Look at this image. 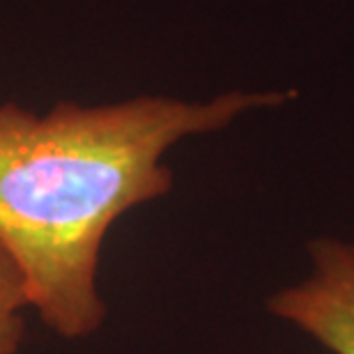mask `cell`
<instances>
[{
	"mask_svg": "<svg viewBox=\"0 0 354 354\" xmlns=\"http://www.w3.org/2000/svg\"><path fill=\"white\" fill-rule=\"evenodd\" d=\"M295 99L297 90H228L207 102H60L46 113L0 104V246L28 306L62 338L95 334L106 317L99 251L120 216L171 194L166 152Z\"/></svg>",
	"mask_w": 354,
	"mask_h": 354,
	"instance_id": "cell-1",
	"label": "cell"
},
{
	"mask_svg": "<svg viewBox=\"0 0 354 354\" xmlns=\"http://www.w3.org/2000/svg\"><path fill=\"white\" fill-rule=\"evenodd\" d=\"M306 258L299 281L267 297L269 315L329 354H354V242L315 237L306 244Z\"/></svg>",
	"mask_w": 354,
	"mask_h": 354,
	"instance_id": "cell-2",
	"label": "cell"
},
{
	"mask_svg": "<svg viewBox=\"0 0 354 354\" xmlns=\"http://www.w3.org/2000/svg\"><path fill=\"white\" fill-rule=\"evenodd\" d=\"M28 297L19 269L0 246V354H17L26 334Z\"/></svg>",
	"mask_w": 354,
	"mask_h": 354,
	"instance_id": "cell-3",
	"label": "cell"
}]
</instances>
